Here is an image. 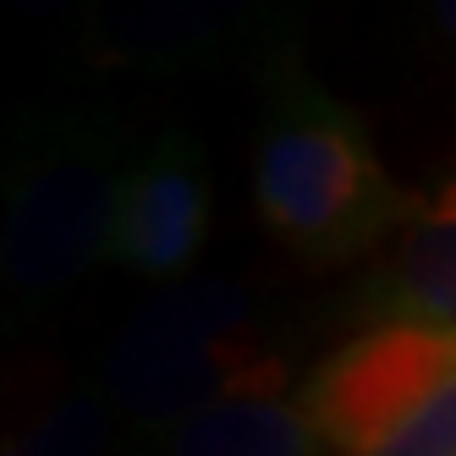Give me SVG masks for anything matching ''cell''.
Returning <instances> with one entry per match:
<instances>
[{"label":"cell","mask_w":456,"mask_h":456,"mask_svg":"<svg viewBox=\"0 0 456 456\" xmlns=\"http://www.w3.org/2000/svg\"><path fill=\"white\" fill-rule=\"evenodd\" d=\"M418 192L341 94H330L303 55L281 45L265 61V110L253 133V209L258 225L314 270L385 253Z\"/></svg>","instance_id":"1"},{"label":"cell","mask_w":456,"mask_h":456,"mask_svg":"<svg viewBox=\"0 0 456 456\" xmlns=\"http://www.w3.org/2000/svg\"><path fill=\"white\" fill-rule=\"evenodd\" d=\"M105 105H28L0 133V341L39 324L110 258L126 176Z\"/></svg>","instance_id":"2"},{"label":"cell","mask_w":456,"mask_h":456,"mask_svg":"<svg viewBox=\"0 0 456 456\" xmlns=\"http://www.w3.org/2000/svg\"><path fill=\"white\" fill-rule=\"evenodd\" d=\"M286 357L237 281L187 275L154 286L105 346L100 390L138 445L220 402L286 396Z\"/></svg>","instance_id":"3"},{"label":"cell","mask_w":456,"mask_h":456,"mask_svg":"<svg viewBox=\"0 0 456 456\" xmlns=\"http://www.w3.org/2000/svg\"><path fill=\"white\" fill-rule=\"evenodd\" d=\"M324 456H456V324L374 319L297 385Z\"/></svg>","instance_id":"4"},{"label":"cell","mask_w":456,"mask_h":456,"mask_svg":"<svg viewBox=\"0 0 456 456\" xmlns=\"http://www.w3.org/2000/svg\"><path fill=\"white\" fill-rule=\"evenodd\" d=\"M209 225H215L209 149L187 126H166L126 159L110 265L154 286H176L199 265Z\"/></svg>","instance_id":"5"},{"label":"cell","mask_w":456,"mask_h":456,"mask_svg":"<svg viewBox=\"0 0 456 456\" xmlns=\"http://www.w3.org/2000/svg\"><path fill=\"white\" fill-rule=\"evenodd\" d=\"M265 34V12L237 0H126L83 22V61L94 72H187Z\"/></svg>","instance_id":"6"},{"label":"cell","mask_w":456,"mask_h":456,"mask_svg":"<svg viewBox=\"0 0 456 456\" xmlns=\"http://www.w3.org/2000/svg\"><path fill=\"white\" fill-rule=\"evenodd\" d=\"M374 319L456 324V171L418 192L407 225L357 291Z\"/></svg>","instance_id":"7"},{"label":"cell","mask_w":456,"mask_h":456,"mask_svg":"<svg viewBox=\"0 0 456 456\" xmlns=\"http://www.w3.org/2000/svg\"><path fill=\"white\" fill-rule=\"evenodd\" d=\"M138 456H324V445L297 396H242L143 440Z\"/></svg>","instance_id":"8"},{"label":"cell","mask_w":456,"mask_h":456,"mask_svg":"<svg viewBox=\"0 0 456 456\" xmlns=\"http://www.w3.org/2000/svg\"><path fill=\"white\" fill-rule=\"evenodd\" d=\"M0 456H116V407L100 385L55 390L0 429Z\"/></svg>","instance_id":"9"},{"label":"cell","mask_w":456,"mask_h":456,"mask_svg":"<svg viewBox=\"0 0 456 456\" xmlns=\"http://www.w3.org/2000/svg\"><path fill=\"white\" fill-rule=\"evenodd\" d=\"M429 17H435V28H440V34H445V39L456 45V0H445V6H435Z\"/></svg>","instance_id":"10"}]
</instances>
